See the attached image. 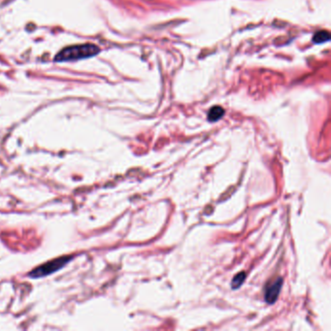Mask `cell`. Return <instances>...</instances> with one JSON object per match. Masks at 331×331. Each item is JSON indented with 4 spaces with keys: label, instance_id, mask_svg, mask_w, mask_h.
I'll return each instance as SVG.
<instances>
[{
    "label": "cell",
    "instance_id": "6",
    "mask_svg": "<svg viewBox=\"0 0 331 331\" xmlns=\"http://www.w3.org/2000/svg\"><path fill=\"white\" fill-rule=\"evenodd\" d=\"M245 279H246V275H245L244 272H240V273H238L237 275H235V277L233 278V280H232V282H231V287H232V289H233V290L239 289V288L243 285Z\"/></svg>",
    "mask_w": 331,
    "mask_h": 331
},
{
    "label": "cell",
    "instance_id": "2",
    "mask_svg": "<svg viewBox=\"0 0 331 331\" xmlns=\"http://www.w3.org/2000/svg\"><path fill=\"white\" fill-rule=\"evenodd\" d=\"M71 258L72 257L70 255H67V256H62L57 259L48 261L42 264L41 266L35 268L32 272L28 274V276L30 278H42L47 275L53 274L56 271H59L60 269H62L63 266H65L70 261Z\"/></svg>",
    "mask_w": 331,
    "mask_h": 331
},
{
    "label": "cell",
    "instance_id": "4",
    "mask_svg": "<svg viewBox=\"0 0 331 331\" xmlns=\"http://www.w3.org/2000/svg\"><path fill=\"white\" fill-rule=\"evenodd\" d=\"M225 115V110L221 106H214L210 109L208 113V120L211 123L221 120Z\"/></svg>",
    "mask_w": 331,
    "mask_h": 331
},
{
    "label": "cell",
    "instance_id": "1",
    "mask_svg": "<svg viewBox=\"0 0 331 331\" xmlns=\"http://www.w3.org/2000/svg\"><path fill=\"white\" fill-rule=\"evenodd\" d=\"M100 52L99 48L93 44H82L67 47L62 50L56 57L55 61L58 62H73L78 60H83L96 56Z\"/></svg>",
    "mask_w": 331,
    "mask_h": 331
},
{
    "label": "cell",
    "instance_id": "5",
    "mask_svg": "<svg viewBox=\"0 0 331 331\" xmlns=\"http://www.w3.org/2000/svg\"><path fill=\"white\" fill-rule=\"evenodd\" d=\"M331 36H330V33L328 31H319L317 32L314 36H313V41L317 44H322V43H325V42H328L330 40Z\"/></svg>",
    "mask_w": 331,
    "mask_h": 331
},
{
    "label": "cell",
    "instance_id": "3",
    "mask_svg": "<svg viewBox=\"0 0 331 331\" xmlns=\"http://www.w3.org/2000/svg\"><path fill=\"white\" fill-rule=\"evenodd\" d=\"M282 287H283V279L282 278H279L275 282H273L272 284L268 285V287L265 290V294H264V298H265L266 303L274 304L277 301Z\"/></svg>",
    "mask_w": 331,
    "mask_h": 331
}]
</instances>
